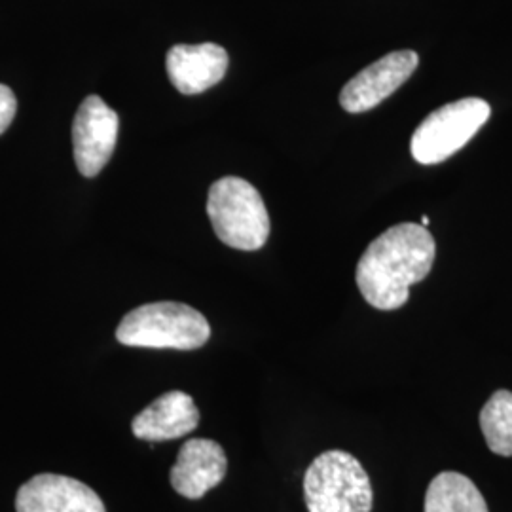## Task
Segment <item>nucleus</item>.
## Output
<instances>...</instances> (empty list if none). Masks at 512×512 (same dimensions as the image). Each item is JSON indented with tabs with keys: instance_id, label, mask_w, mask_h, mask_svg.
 Instances as JSON below:
<instances>
[{
	"instance_id": "nucleus-1",
	"label": "nucleus",
	"mask_w": 512,
	"mask_h": 512,
	"mask_svg": "<svg viewBox=\"0 0 512 512\" xmlns=\"http://www.w3.org/2000/svg\"><path fill=\"white\" fill-rule=\"evenodd\" d=\"M437 245L427 228L404 222L374 239L357 264V287L376 310L403 308L410 287L423 281L435 262Z\"/></svg>"
},
{
	"instance_id": "nucleus-2",
	"label": "nucleus",
	"mask_w": 512,
	"mask_h": 512,
	"mask_svg": "<svg viewBox=\"0 0 512 512\" xmlns=\"http://www.w3.org/2000/svg\"><path fill=\"white\" fill-rule=\"evenodd\" d=\"M211 327L202 313L179 302H154L129 311L116 330V340L129 348H202Z\"/></svg>"
},
{
	"instance_id": "nucleus-3",
	"label": "nucleus",
	"mask_w": 512,
	"mask_h": 512,
	"mask_svg": "<svg viewBox=\"0 0 512 512\" xmlns=\"http://www.w3.org/2000/svg\"><path fill=\"white\" fill-rule=\"evenodd\" d=\"M207 213L217 238L239 251H256L270 236V217L255 186L224 177L209 188Z\"/></svg>"
},
{
	"instance_id": "nucleus-4",
	"label": "nucleus",
	"mask_w": 512,
	"mask_h": 512,
	"mask_svg": "<svg viewBox=\"0 0 512 512\" xmlns=\"http://www.w3.org/2000/svg\"><path fill=\"white\" fill-rule=\"evenodd\" d=\"M304 499L310 512H370L372 484L359 459L329 450L311 461L304 475Z\"/></svg>"
},
{
	"instance_id": "nucleus-5",
	"label": "nucleus",
	"mask_w": 512,
	"mask_h": 512,
	"mask_svg": "<svg viewBox=\"0 0 512 512\" xmlns=\"http://www.w3.org/2000/svg\"><path fill=\"white\" fill-rule=\"evenodd\" d=\"M492 110L484 99L467 97L431 112L412 137V156L423 165L440 164L465 147L482 126Z\"/></svg>"
},
{
	"instance_id": "nucleus-6",
	"label": "nucleus",
	"mask_w": 512,
	"mask_h": 512,
	"mask_svg": "<svg viewBox=\"0 0 512 512\" xmlns=\"http://www.w3.org/2000/svg\"><path fill=\"white\" fill-rule=\"evenodd\" d=\"M118 114L99 97L82 101L73 122L74 162L84 177H95L109 164L118 139Z\"/></svg>"
},
{
	"instance_id": "nucleus-7",
	"label": "nucleus",
	"mask_w": 512,
	"mask_h": 512,
	"mask_svg": "<svg viewBox=\"0 0 512 512\" xmlns=\"http://www.w3.org/2000/svg\"><path fill=\"white\" fill-rule=\"evenodd\" d=\"M420 57L412 50L384 55L353 76L340 93V105L349 114H361L378 107L391 93L397 92L418 69Z\"/></svg>"
},
{
	"instance_id": "nucleus-8",
	"label": "nucleus",
	"mask_w": 512,
	"mask_h": 512,
	"mask_svg": "<svg viewBox=\"0 0 512 512\" xmlns=\"http://www.w3.org/2000/svg\"><path fill=\"white\" fill-rule=\"evenodd\" d=\"M18 512H107L105 503L92 488L63 475L33 476L19 488Z\"/></svg>"
},
{
	"instance_id": "nucleus-9",
	"label": "nucleus",
	"mask_w": 512,
	"mask_h": 512,
	"mask_svg": "<svg viewBox=\"0 0 512 512\" xmlns=\"http://www.w3.org/2000/svg\"><path fill=\"white\" fill-rule=\"evenodd\" d=\"M228 471V459L219 442L190 439L179 450V458L171 469V486L186 499H202L217 488Z\"/></svg>"
},
{
	"instance_id": "nucleus-10",
	"label": "nucleus",
	"mask_w": 512,
	"mask_h": 512,
	"mask_svg": "<svg viewBox=\"0 0 512 512\" xmlns=\"http://www.w3.org/2000/svg\"><path fill=\"white\" fill-rule=\"evenodd\" d=\"M167 74L171 84L184 95H198L219 84L228 69L226 50L213 44H179L167 52Z\"/></svg>"
},
{
	"instance_id": "nucleus-11",
	"label": "nucleus",
	"mask_w": 512,
	"mask_h": 512,
	"mask_svg": "<svg viewBox=\"0 0 512 512\" xmlns=\"http://www.w3.org/2000/svg\"><path fill=\"white\" fill-rule=\"evenodd\" d=\"M200 423V410L194 399L184 391H167L154 403L148 404L131 421V431L137 439L148 442L177 440L192 433Z\"/></svg>"
},
{
	"instance_id": "nucleus-12",
	"label": "nucleus",
	"mask_w": 512,
	"mask_h": 512,
	"mask_svg": "<svg viewBox=\"0 0 512 512\" xmlns=\"http://www.w3.org/2000/svg\"><path fill=\"white\" fill-rule=\"evenodd\" d=\"M425 512H490L475 482L461 473L435 476L425 494Z\"/></svg>"
},
{
	"instance_id": "nucleus-13",
	"label": "nucleus",
	"mask_w": 512,
	"mask_h": 512,
	"mask_svg": "<svg viewBox=\"0 0 512 512\" xmlns=\"http://www.w3.org/2000/svg\"><path fill=\"white\" fill-rule=\"evenodd\" d=\"M480 429L488 448L503 458H512V393L499 389L482 406Z\"/></svg>"
},
{
	"instance_id": "nucleus-14",
	"label": "nucleus",
	"mask_w": 512,
	"mask_h": 512,
	"mask_svg": "<svg viewBox=\"0 0 512 512\" xmlns=\"http://www.w3.org/2000/svg\"><path fill=\"white\" fill-rule=\"evenodd\" d=\"M16 110H18L16 95L8 86L0 84V135L14 122Z\"/></svg>"
},
{
	"instance_id": "nucleus-15",
	"label": "nucleus",
	"mask_w": 512,
	"mask_h": 512,
	"mask_svg": "<svg viewBox=\"0 0 512 512\" xmlns=\"http://www.w3.org/2000/svg\"><path fill=\"white\" fill-rule=\"evenodd\" d=\"M421 226H423V228L429 226V217H423V219H421Z\"/></svg>"
}]
</instances>
